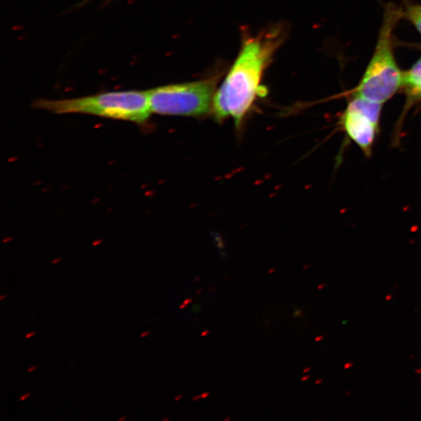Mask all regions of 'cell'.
Segmentation results:
<instances>
[{
  "label": "cell",
  "mask_w": 421,
  "mask_h": 421,
  "mask_svg": "<svg viewBox=\"0 0 421 421\" xmlns=\"http://www.w3.org/2000/svg\"><path fill=\"white\" fill-rule=\"evenodd\" d=\"M282 34L272 29L247 40L230 71L214 96L212 110L219 121L232 117L238 127L261 95L262 75L280 46Z\"/></svg>",
  "instance_id": "1"
},
{
  "label": "cell",
  "mask_w": 421,
  "mask_h": 421,
  "mask_svg": "<svg viewBox=\"0 0 421 421\" xmlns=\"http://www.w3.org/2000/svg\"><path fill=\"white\" fill-rule=\"evenodd\" d=\"M33 106L56 114H86L142 125L153 114L149 91L109 92L57 100L39 99Z\"/></svg>",
  "instance_id": "2"
},
{
  "label": "cell",
  "mask_w": 421,
  "mask_h": 421,
  "mask_svg": "<svg viewBox=\"0 0 421 421\" xmlns=\"http://www.w3.org/2000/svg\"><path fill=\"white\" fill-rule=\"evenodd\" d=\"M399 17V11L394 8L386 11L375 53L355 89L354 97L383 104L403 85V74L396 64L392 47V34Z\"/></svg>",
  "instance_id": "3"
},
{
  "label": "cell",
  "mask_w": 421,
  "mask_h": 421,
  "mask_svg": "<svg viewBox=\"0 0 421 421\" xmlns=\"http://www.w3.org/2000/svg\"><path fill=\"white\" fill-rule=\"evenodd\" d=\"M216 80L211 78L149 90L151 113L163 116H199L212 109Z\"/></svg>",
  "instance_id": "4"
},
{
  "label": "cell",
  "mask_w": 421,
  "mask_h": 421,
  "mask_svg": "<svg viewBox=\"0 0 421 421\" xmlns=\"http://www.w3.org/2000/svg\"><path fill=\"white\" fill-rule=\"evenodd\" d=\"M381 111L380 103L354 97L342 116L345 132L367 156L371 153L379 131Z\"/></svg>",
  "instance_id": "5"
},
{
  "label": "cell",
  "mask_w": 421,
  "mask_h": 421,
  "mask_svg": "<svg viewBox=\"0 0 421 421\" xmlns=\"http://www.w3.org/2000/svg\"><path fill=\"white\" fill-rule=\"evenodd\" d=\"M403 85L412 95L421 97V58L409 71L403 74Z\"/></svg>",
  "instance_id": "6"
},
{
  "label": "cell",
  "mask_w": 421,
  "mask_h": 421,
  "mask_svg": "<svg viewBox=\"0 0 421 421\" xmlns=\"http://www.w3.org/2000/svg\"><path fill=\"white\" fill-rule=\"evenodd\" d=\"M406 15L421 34V6H410Z\"/></svg>",
  "instance_id": "7"
},
{
  "label": "cell",
  "mask_w": 421,
  "mask_h": 421,
  "mask_svg": "<svg viewBox=\"0 0 421 421\" xmlns=\"http://www.w3.org/2000/svg\"><path fill=\"white\" fill-rule=\"evenodd\" d=\"M191 310H192V312L198 313L199 312H201V306H199V305H195L193 306Z\"/></svg>",
  "instance_id": "8"
},
{
  "label": "cell",
  "mask_w": 421,
  "mask_h": 421,
  "mask_svg": "<svg viewBox=\"0 0 421 421\" xmlns=\"http://www.w3.org/2000/svg\"><path fill=\"white\" fill-rule=\"evenodd\" d=\"M31 396L32 392H27L26 393V394H24L22 396H20V401H24V400L27 399V398H29Z\"/></svg>",
  "instance_id": "9"
},
{
  "label": "cell",
  "mask_w": 421,
  "mask_h": 421,
  "mask_svg": "<svg viewBox=\"0 0 421 421\" xmlns=\"http://www.w3.org/2000/svg\"><path fill=\"white\" fill-rule=\"evenodd\" d=\"M301 316H302V310L301 309H296L293 317H300Z\"/></svg>",
  "instance_id": "10"
},
{
  "label": "cell",
  "mask_w": 421,
  "mask_h": 421,
  "mask_svg": "<svg viewBox=\"0 0 421 421\" xmlns=\"http://www.w3.org/2000/svg\"><path fill=\"white\" fill-rule=\"evenodd\" d=\"M193 301V299L189 298V299H186L184 302V305H182L181 307H179V308L181 309H184L186 305H188L190 303H191Z\"/></svg>",
  "instance_id": "11"
},
{
  "label": "cell",
  "mask_w": 421,
  "mask_h": 421,
  "mask_svg": "<svg viewBox=\"0 0 421 421\" xmlns=\"http://www.w3.org/2000/svg\"><path fill=\"white\" fill-rule=\"evenodd\" d=\"M36 332H32V333H29L25 336L26 339H30V338L33 337L34 336H36Z\"/></svg>",
  "instance_id": "12"
},
{
  "label": "cell",
  "mask_w": 421,
  "mask_h": 421,
  "mask_svg": "<svg viewBox=\"0 0 421 421\" xmlns=\"http://www.w3.org/2000/svg\"><path fill=\"white\" fill-rule=\"evenodd\" d=\"M209 394H210V392H205V393H203L202 395H201V399L207 398L209 396Z\"/></svg>",
  "instance_id": "13"
},
{
  "label": "cell",
  "mask_w": 421,
  "mask_h": 421,
  "mask_svg": "<svg viewBox=\"0 0 421 421\" xmlns=\"http://www.w3.org/2000/svg\"><path fill=\"white\" fill-rule=\"evenodd\" d=\"M38 368L37 366H33V367H31L29 370H27V372L31 373L32 371H34V370H36Z\"/></svg>",
  "instance_id": "14"
},
{
  "label": "cell",
  "mask_w": 421,
  "mask_h": 421,
  "mask_svg": "<svg viewBox=\"0 0 421 421\" xmlns=\"http://www.w3.org/2000/svg\"><path fill=\"white\" fill-rule=\"evenodd\" d=\"M149 335H150V332H144V333H142L141 337L142 338H144V337H146V336H148Z\"/></svg>",
  "instance_id": "15"
},
{
  "label": "cell",
  "mask_w": 421,
  "mask_h": 421,
  "mask_svg": "<svg viewBox=\"0 0 421 421\" xmlns=\"http://www.w3.org/2000/svg\"><path fill=\"white\" fill-rule=\"evenodd\" d=\"M209 333V330L205 331V332L202 333V336L204 337V336H208Z\"/></svg>",
  "instance_id": "16"
},
{
  "label": "cell",
  "mask_w": 421,
  "mask_h": 421,
  "mask_svg": "<svg viewBox=\"0 0 421 421\" xmlns=\"http://www.w3.org/2000/svg\"><path fill=\"white\" fill-rule=\"evenodd\" d=\"M181 398H182V396H178V397H177V398L175 399V401H178V400H179V399H181Z\"/></svg>",
  "instance_id": "17"
},
{
  "label": "cell",
  "mask_w": 421,
  "mask_h": 421,
  "mask_svg": "<svg viewBox=\"0 0 421 421\" xmlns=\"http://www.w3.org/2000/svg\"><path fill=\"white\" fill-rule=\"evenodd\" d=\"M126 419H127V417H120V418L119 419V420H120V421H122V420H126Z\"/></svg>",
  "instance_id": "18"
},
{
  "label": "cell",
  "mask_w": 421,
  "mask_h": 421,
  "mask_svg": "<svg viewBox=\"0 0 421 421\" xmlns=\"http://www.w3.org/2000/svg\"><path fill=\"white\" fill-rule=\"evenodd\" d=\"M6 295H3V296H1V298H0V300H1V301H2L3 299H4V298H6Z\"/></svg>",
  "instance_id": "19"
},
{
  "label": "cell",
  "mask_w": 421,
  "mask_h": 421,
  "mask_svg": "<svg viewBox=\"0 0 421 421\" xmlns=\"http://www.w3.org/2000/svg\"><path fill=\"white\" fill-rule=\"evenodd\" d=\"M169 420H170V418H164V419H163V421Z\"/></svg>",
  "instance_id": "20"
}]
</instances>
